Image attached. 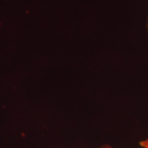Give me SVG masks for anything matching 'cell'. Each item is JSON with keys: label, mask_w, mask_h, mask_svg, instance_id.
<instances>
[{"label": "cell", "mask_w": 148, "mask_h": 148, "mask_svg": "<svg viewBox=\"0 0 148 148\" xmlns=\"http://www.w3.org/2000/svg\"><path fill=\"white\" fill-rule=\"evenodd\" d=\"M139 146L141 148H148V137L140 140L139 142Z\"/></svg>", "instance_id": "obj_1"}, {"label": "cell", "mask_w": 148, "mask_h": 148, "mask_svg": "<svg viewBox=\"0 0 148 148\" xmlns=\"http://www.w3.org/2000/svg\"><path fill=\"white\" fill-rule=\"evenodd\" d=\"M95 148H114L113 147H112V146L110 145H103L100 146V147H95Z\"/></svg>", "instance_id": "obj_2"}, {"label": "cell", "mask_w": 148, "mask_h": 148, "mask_svg": "<svg viewBox=\"0 0 148 148\" xmlns=\"http://www.w3.org/2000/svg\"><path fill=\"white\" fill-rule=\"evenodd\" d=\"M147 31H148V17H147Z\"/></svg>", "instance_id": "obj_3"}]
</instances>
